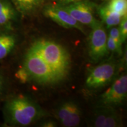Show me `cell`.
Masks as SVG:
<instances>
[{
    "instance_id": "obj_1",
    "label": "cell",
    "mask_w": 127,
    "mask_h": 127,
    "mask_svg": "<svg viewBox=\"0 0 127 127\" xmlns=\"http://www.w3.org/2000/svg\"><path fill=\"white\" fill-rule=\"evenodd\" d=\"M21 68L28 82L41 85H56L68 77L71 55L65 48L54 41L36 39L25 54Z\"/></svg>"
},
{
    "instance_id": "obj_2",
    "label": "cell",
    "mask_w": 127,
    "mask_h": 127,
    "mask_svg": "<svg viewBox=\"0 0 127 127\" xmlns=\"http://www.w3.org/2000/svg\"><path fill=\"white\" fill-rule=\"evenodd\" d=\"M3 113L5 123L15 127L29 126L47 116L38 103L23 95L8 99L4 105Z\"/></svg>"
},
{
    "instance_id": "obj_3",
    "label": "cell",
    "mask_w": 127,
    "mask_h": 127,
    "mask_svg": "<svg viewBox=\"0 0 127 127\" xmlns=\"http://www.w3.org/2000/svg\"><path fill=\"white\" fill-rule=\"evenodd\" d=\"M121 64L114 58L105 60L88 69L85 87L90 90H97L113 82L120 72Z\"/></svg>"
},
{
    "instance_id": "obj_4",
    "label": "cell",
    "mask_w": 127,
    "mask_h": 127,
    "mask_svg": "<svg viewBox=\"0 0 127 127\" xmlns=\"http://www.w3.org/2000/svg\"><path fill=\"white\" fill-rule=\"evenodd\" d=\"M91 30L88 41V55L92 61L98 63L109 54L107 48L108 35L104 24L101 21Z\"/></svg>"
},
{
    "instance_id": "obj_5",
    "label": "cell",
    "mask_w": 127,
    "mask_h": 127,
    "mask_svg": "<svg viewBox=\"0 0 127 127\" xmlns=\"http://www.w3.org/2000/svg\"><path fill=\"white\" fill-rule=\"evenodd\" d=\"M127 96V75L124 72L118 75L111 85L102 94L98 100L99 105L115 107L124 104Z\"/></svg>"
},
{
    "instance_id": "obj_6",
    "label": "cell",
    "mask_w": 127,
    "mask_h": 127,
    "mask_svg": "<svg viewBox=\"0 0 127 127\" xmlns=\"http://www.w3.org/2000/svg\"><path fill=\"white\" fill-rule=\"evenodd\" d=\"M63 6L73 18L82 25L92 28L101 22L94 15L95 9L97 5L89 0H81Z\"/></svg>"
},
{
    "instance_id": "obj_7",
    "label": "cell",
    "mask_w": 127,
    "mask_h": 127,
    "mask_svg": "<svg viewBox=\"0 0 127 127\" xmlns=\"http://www.w3.org/2000/svg\"><path fill=\"white\" fill-rule=\"evenodd\" d=\"M42 13L45 17L50 18L62 27L67 29H77L85 33L83 25L76 21L62 5L50 4L44 5Z\"/></svg>"
},
{
    "instance_id": "obj_8",
    "label": "cell",
    "mask_w": 127,
    "mask_h": 127,
    "mask_svg": "<svg viewBox=\"0 0 127 127\" xmlns=\"http://www.w3.org/2000/svg\"><path fill=\"white\" fill-rule=\"evenodd\" d=\"M81 109L75 101L68 100L60 104L54 110V117L63 127L78 126L81 121Z\"/></svg>"
},
{
    "instance_id": "obj_9",
    "label": "cell",
    "mask_w": 127,
    "mask_h": 127,
    "mask_svg": "<svg viewBox=\"0 0 127 127\" xmlns=\"http://www.w3.org/2000/svg\"><path fill=\"white\" fill-rule=\"evenodd\" d=\"M90 124L95 127H121L123 126L120 114L115 107L96 106L93 110Z\"/></svg>"
},
{
    "instance_id": "obj_10",
    "label": "cell",
    "mask_w": 127,
    "mask_h": 127,
    "mask_svg": "<svg viewBox=\"0 0 127 127\" xmlns=\"http://www.w3.org/2000/svg\"><path fill=\"white\" fill-rule=\"evenodd\" d=\"M19 15L10 0H0V29L14 31Z\"/></svg>"
},
{
    "instance_id": "obj_11",
    "label": "cell",
    "mask_w": 127,
    "mask_h": 127,
    "mask_svg": "<svg viewBox=\"0 0 127 127\" xmlns=\"http://www.w3.org/2000/svg\"><path fill=\"white\" fill-rule=\"evenodd\" d=\"M18 38L14 31L0 29V61L4 60L14 50Z\"/></svg>"
},
{
    "instance_id": "obj_12",
    "label": "cell",
    "mask_w": 127,
    "mask_h": 127,
    "mask_svg": "<svg viewBox=\"0 0 127 127\" xmlns=\"http://www.w3.org/2000/svg\"><path fill=\"white\" fill-rule=\"evenodd\" d=\"M20 15L27 17L34 15L45 5V0H10Z\"/></svg>"
},
{
    "instance_id": "obj_13",
    "label": "cell",
    "mask_w": 127,
    "mask_h": 127,
    "mask_svg": "<svg viewBox=\"0 0 127 127\" xmlns=\"http://www.w3.org/2000/svg\"><path fill=\"white\" fill-rule=\"evenodd\" d=\"M97 13L99 15L101 22L104 24V26L107 27L108 29L115 26H118L120 23L123 17L111 11L107 6V4L96 6Z\"/></svg>"
},
{
    "instance_id": "obj_14",
    "label": "cell",
    "mask_w": 127,
    "mask_h": 127,
    "mask_svg": "<svg viewBox=\"0 0 127 127\" xmlns=\"http://www.w3.org/2000/svg\"><path fill=\"white\" fill-rule=\"evenodd\" d=\"M107 4L111 11L122 17L127 15V0H109Z\"/></svg>"
},
{
    "instance_id": "obj_15",
    "label": "cell",
    "mask_w": 127,
    "mask_h": 127,
    "mask_svg": "<svg viewBox=\"0 0 127 127\" xmlns=\"http://www.w3.org/2000/svg\"><path fill=\"white\" fill-rule=\"evenodd\" d=\"M108 35L114 41V42L117 44L120 48L122 49V45L124 43L121 35L120 30L118 26H115L111 27L109 29V32Z\"/></svg>"
},
{
    "instance_id": "obj_16",
    "label": "cell",
    "mask_w": 127,
    "mask_h": 127,
    "mask_svg": "<svg viewBox=\"0 0 127 127\" xmlns=\"http://www.w3.org/2000/svg\"><path fill=\"white\" fill-rule=\"evenodd\" d=\"M107 48L109 52H112V54H117V55H121L123 54V50L120 48L117 44L114 42L110 36L108 35L107 37Z\"/></svg>"
},
{
    "instance_id": "obj_17",
    "label": "cell",
    "mask_w": 127,
    "mask_h": 127,
    "mask_svg": "<svg viewBox=\"0 0 127 127\" xmlns=\"http://www.w3.org/2000/svg\"><path fill=\"white\" fill-rule=\"evenodd\" d=\"M118 25L121 35L123 42H124L127 40V15L123 17Z\"/></svg>"
},
{
    "instance_id": "obj_18",
    "label": "cell",
    "mask_w": 127,
    "mask_h": 127,
    "mask_svg": "<svg viewBox=\"0 0 127 127\" xmlns=\"http://www.w3.org/2000/svg\"><path fill=\"white\" fill-rule=\"evenodd\" d=\"M39 126L43 127H57V123L55 120H44L39 124Z\"/></svg>"
},
{
    "instance_id": "obj_19",
    "label": "cell",
    "mask_w": 127,
    "mask_h": 127,
    "mask_svg": "<svg viewBox=\"0 0 127 127\" xmlns=\"http://www.w3.org/2000/svg\"><path fill=\"white\" fill-rule=\"evenodd\" d=\"M55 1L57 4H59L62 5H65L70 4V3L76 2V1H81V0H52Z\"/></svg>"
},
{
    "instance_id": "obj_20",
    "label": "cell",
    "mask_w": 127,
    "mask_h": 127,
    "mask_svg": "<svg viewBox=\"0 0 127 127\" xmlns=\"http://www.w3.org/2000/svg\"><path fill=\"white\" fill-rule=\"evenodd\" d=\"M4 84L5 81L4 77H3V75L0 72V95L2 94L3 90H4Z\"/></svg>"
},
{
    "instance_id": "obj_21",
    "label": "cell",
    "mask_w": 127,
    "mask_h": 127,
    "mask_svg": "<svg viewBox=\"0 0 127 127\" xmlns=\"http://www.w3.org/2000/svg\"><path fill=\"white\" fill-rule=\"evenodd\" d=\"M104 1H109V0H104Z\"/></svg>"
}]
</instances>
